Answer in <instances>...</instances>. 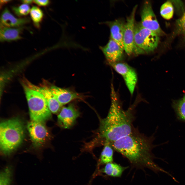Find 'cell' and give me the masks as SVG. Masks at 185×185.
<instances>
[{
    "instance_id": "cell-3",
    "label": "cell",
    "mask_w": 185,
    "mask_h": 185,
    "mask_svg": "<svg viewBox=\"0 0 185 185\" xmlns=\"http://www.w3.org/2000/svg\"><path fill=\"white\" fill-rule=\"evenodd\" d=\"M24 134V125L18 118H12L1 123L0 146L2 153L8 155L14 151L22 142Z\"/></svg>"
},
{
    "instance_id": "cell-25",
    "label": "cell",
    "mask_w": 185,
    "mask_h": 185,
    "mask_svg": "<svg viewBox=\"0 0 185 185\" xmlns=\"http://www.w3.org/2000/svg\"><path fill=\"white\" fill-rule=\"evenodd\" d=\"M33 2L40 6H47L49 4L50 2L48 0H33Z\"/></svg>"
},
{
    "instance_id": "cell-5",
    "label": "cell",
    "mask_w": 185,
    "mask_h": 185,
    "mask_svg": "<svg viewBox=\"0 0 185 185\" xmlns=\"http://www.w3.org/2000/svg\"><path fill=\"white\" fill-rule=\"evenodd\" d=\"M159 40V35L156 33L143 27L141 23H135L134 42L138 54L153 51Z\"/></svg>"
},
{
    "instance_id": "cell-29",
    "label": "cell",
    "mask_w": 185,
    "mask_h": 185,
    "mask_svg": "<svg viewBox=\"0 0 185 185\" xmlns=\"http://www.w3.org/2000/svg\"><path fill=\"white\" fill-rule=\"evenodd\" d=\"M184 35H185V34H184Z\"/></svg>"
},
{
    "instance_id": "cell-4",
    "label": "cell",
    "mask_w": 185,
    "mask_h": 185,
    "mask_svg": "<svg viewBox=\"0 0 185 185\" xmlns=\"http://www.w3.org/2000/svg\"><path fill=\"white\" fill-rule=\"evenodd\" d=\"M31 121L44 122L51 116L47 101L41 93L27 85H23Z\"/></svg>"
},
{
    "instance_id": "cell-7",
    "label": "cell",
    "mask_w": 185,
    "mask_h": 185,
    "mask_svg": "<svg viewBox=\"0 0 185 185\" xmlns=\"http://www.w3.org/2000/svg\"><path fill=\"white\" fill-rule=\"evenodd\" d=\"M123 77L130 93L134 92L137 80V74L134 69L127 64L117 62L109 63Z\"/></svg>"
},
{
    "instance_id": "cell-1",
    "label": "cell",
    "mask_w": 185,
    "mask_h": 185,
    "mask_svg": "<svg viewBox=\"0 0 185 185\" xmlns=\"http://www.w3.org/2000/svg\"><path fill=\"white\" fill-rule=\"evenodd\" d=\"M111 86L110 108L106 117L101 120L98 135L104 145L128 135L134 128V106L123 109L112 84Z\"/></svg>"
},
{
    "instance_id": "cell-16",
    "label": "cell",
    "mask_w": 185,
    "mask_h": 185,
    "mask_svg": "<svg viewBox=\"0 0 185 185\" xmlns=\"http://www.w3.org/2000/svg\"><path fill=\"white\" fill-rule=\"evenodd\" d=\"M23 28L7 27L0 24V41L1 42H10L16 41L22 38L21 34Z\"/></svg>"
},
{
    "instance_id": "cell-9",
    "label": "cell",
    "mask_w": 185,
    "mask_h": 185,
    "mask_svg": "<svg viewBox=\"0 0 185 185\" xmlns=\"http://www.w3.org/2000/svg\"><path fill=\"white\" fill-rule=\"evenodd\" d=\"M27 127L31 139L35 145H41L49 137L48 132L43 122L31 121Z\"/></svg>"
},
{
    "instance_id": "cell-12",
    "label": "cell",
    "mask_w": 185,
    "mask_h": 185,
    "mask_svg": "<svg viewBox=\"0 0 185 185\" xmlns=\"http://www.w3.org/2000/svg\"><path fill=\"white\" fill-rule=\"evenodd\" d=\"M99 47L109 63L118 62L122 57L124 50L111 38L105 45Z\"/></svg>"
},
{
    "instance_id": "cell-23",
    "label": "cell",
    "mask_w": 185,
    "mask_h": 185,
    "mask_svg": "<svg viewBox=\"0 0 185 185\" xmlns=\"http://www.w3.org/2000/svg\"><path fill=\"white\" fill-rule=\"evenodd\" d=\"M177 32V33L185 34V11L182 16L176 21Z\"/></svg>"
},
{
    "instance_id": "cell-26",
    "label": "cell",
    "mask_w": 185,
    "mask_h": 185,
    "mask_svg": "<svg viewBox=\"0 0 185 185\" xmlns=\"http://www.w3.org/2000/svg\"><path fill=\"white\" fill-rule=\"evenodd\" d=\"M11 1V0H0V3L1 8V7L3 5L10 2Z\"/></svg>"
},
{
    "instance_id": "cell-17",
    "label": "cell",
    "mask_w": 185,
    "mask_h": 185,
    "mask_svg": "<svg viewBox=\"0 0 185 185\" xmlns=\"http://www.w3.org/2000/svg\"><path fill=\"white\" fill-rule=\"evenodd\" d=\"M114 162L107 163L100 170V172L111 177H120L128 168Z\"/></svg>"
},
{
    "instance_id": "cell-10",
    "label": "cell",
    "mask_w": 185,
    "mask_h": 185,
    "mask_svg": "<svg viewBox=\"0 0 185 185\" xmlns=\"http://www.w3.org/2000/svg\"><path fill=\"white\" fill-rule=\"evenodd\" d=\"M58 116L59 125L64 128H69L75 123L79 116V112L72 104L62 108Z\"/></svg>"
},
{
    "instance_id": "cell-15",
    "label": "cell",
    "mask_w": 185,
    "mask_h": 185,
    "mask_svg": "<svg viewBox=\"0 0 185 185\" xmlns=\"http://www.w3.org/2000/svg\"><path fill=\"white\" fill-rule=\"evenodd\" d=\"M27 18H18L14 16L7 8L3 11L1 15L0 24L7 27L16 28L21 27L29 22Z\"/></svg>"
},
{
    "instance_id": "cell-11",
    "label": "cell",
    "mask_w": 185,
    "mask_h": 185,
    "mask_svg": "<svg viewBox=\"0 0 185 185\" xmlns=\"http://www.w3.org/2000/svg\"><path fill=\"white\" fill-rule=\"evenodd\" d=\"M27 85L33 89L41 93L45 99L48 108L51 112L57 113L60 111L62 106L56 99L50 87L43 86L39 87L35 86L29 82Z\"/></svg>"
},
{
    "instance_id": "cell-8",
    "label": "cell",
    "mask_w": 185,
    "mask_h": 185,
    "mask_svg": "<svg viewBox=\"0 0 185 185\" xmlns=\"http://www.w3.org/2000/svg\"><path fill=\"white\" fill-rule=\"evenodd\" d=\"M141 17V24L143 27L154 32L159 36L162 34V31L149 1H146L144 3Z\"/></svg>"
},
{
    "instance_id": "cell-21",
    "label": "cell",
    "mask_w": 185,
    "mask_h": 185,
    "mask_svg": "<svg viewBox=\"0 0 185 185\" xmlns=\"http://www.w3.org/2000/svg\"><path fill=\"white\" fill-rule=\"evenodd\" d=\"M174 13L173 8L171 3L166 2L161 6L160 13L161 16L164 19L169 20L173 17Z\"/></svg>"
},
{
    "instance_id": "cell-28",
    "label": "cell",
    "mask_w": 185,
    "mask_h": 185,
    "mask_svg": "<svg viewBox=\"0 0 185 185\" xmlns=\"http://www.w3.org/2000/svg\"><path fill=\"white\" fill-rule=\"evenodd\" d=\"M183 100H185V96H184V97L183 98Z\"/></svg>"
},
{
    "instance_id": "cell-19",
    "label": "cell",
    "mask_w": 185,
    "mask_h": 185,
    "mask_svg": "<svg viewBox=\"0 0 185 185\" xmlns=\"http://www.w3.org/2000/svg\"><path fill=\"white\" fill-rule=\"evenodd\" d=\"M13 175V169L8 165L1 171L0 175V185H11Z\"/></svg>"
},
{
    "instance_id": "cell-13",
    "label": "cell",
    "mask_w": 185,
    "mask_h": 185,
    "mask_svg": "<svg viewBox=\"0 0 185 185\" xmlns=\"http://www.w3.org/2000/svg\"><path fill=\"white\" fill-rule=\"evenodd\" d=\"M53 94L62 106L76 99H82L79 93L67 89L52 86L50 87Z\"/></svg>"
},
{
    "instance_id": "cell-22",
    "label": "cell",
    "mask_w": 185,
    "mask_h": 185,
    "mask_svg": "<svg viewBox=\"0 0 185 185\" xmlns=\"http://www.w3.org/2000/svg\"><path fill=\"white\" fill-rule=\"evenodd\" d=\"M12 8L15 14L19 16L27 15L30 13L31 10L28 5L24 4L18 6H13Z\"/></svg>"
},
{
    "instance_id": "cell-14",
    "label": "cell",
    "mask_w": 185,
    "mask_h": 185,
    "mask_svg": "<svg viewBox=\"0 0 185 185\" xmlns=\"http://www.w3.org/2000/svg\"><path fill=\"white\" fill-rule=\"evenodd\" d=\"M110 28L111 37L123 50H124L123 36L124 23L119 20L112 21H107L104 23Z\"/></svg>"
},
{
    "instance_id": "cell-18",
    "label": "cell",
    "mask_w": 185,
    "mask_h": 185,
    "mask_svg": "<svg viewBox=\"0 0 185 185\" xmlns=\"http://www.w3.org/2000/svg\"><path fill=\"white\" fill-rule=\"evenodd\" d=\"M104 146L99 159V165H105L113 162L114 150L109 144H106Z\"/></svg>"
},
{
    "instance_id": "cell-6",
    "label": "cell",
    "mask_w": 185,
    "mask_h": 185,
    "mask_svg": "<svg viewBox=\"0 0 185 185\" xmlns=\"http://www.w3.org/2000/svg\"><path fill=\"white\" fill-rule=\"evenodd\" d=\"M137 7L136 5L134 7L130 15L127 17L124 25L123 36L124 49L128 55L134 53L138 54L134 42L135 15Z\"/></svg>"
},
{
    "instance_id": "cell-2",
    "label": "cell",
    "mask_w": 185,
    "mask_h": 185,
    "mask_svg": "<svg viewBox=\"0 0 185 185\" xmlns=\"http://www.w3.org/2000/svg\"><path fill=\"white\" fill-rule=\"evenodd\" d=\"M109 144L127 158L133 167L159 171V169L153 161L152 140L134 128L128 135Z\"/></svg>"
},
{
    "instance_id": "cell-24",
    "label": "cell",
    "mask_w": 185,
    "mask_h": 185,
    "mask_svg": "<svg viewBox=\"0 0 185 185\" xmlns=\"http://www.w3.org/2000/svg\"><path fill=\"white\" fill-rule=\"evenodd\" d=\"M176 109L179 116L185 121V100L183 99L179 102Z\"/></svg>"
},
{
    "instance_id": "cell-20",
    "label": "cell",
    "mask_w": 185,
    "mask_h": 185,
    "mask_svg": "<svg viewBox=\"0 0 185 185\" xmlns=\"http://www.w3.org/2000/svg\"><path fill=\"white\" fill-rule=\"evenodd\" d=\"M30 14L34 25L37 27H39L40 24L43 17V14L42 11L39 7L33 6L31 9Z\"/></svg>"
},
{
    "instance_id": "cell-27",
    "label": "cell",
    "mask_w": 185,
    "mask_h": 185,
    "mask_svg": "<svg viewBox=\"0 0 185 185\" xmlns=\"http://www.w3.org/2000/svg\"><path fill=\"white\" fill-rule=\"evenodd\" d=\"M24 4H29L33 2V1L32 0H23L21 1Z\"/></svg>"
}]
</instances>
